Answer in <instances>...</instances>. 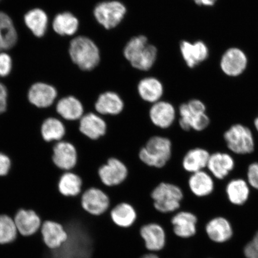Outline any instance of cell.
<instances>
[{"label": "cell", "mask_w": 258, "mask_h": 258, "mask_svg": "<svg viewBox=\"0 0 258 258\" xmlns=\"http://www.w3.org/2000/svg\"><path fill=\"white\" fill-rule=\"evenodd\" d=\"M124 56L131 66L138 70L148 71L153 67L157 57V49L148 43L144 35L134 37L125 45Z\"/></svg>", "instance_id": "obj_1"}, {"label": "cell", "mask_w": 258, "mask_h": 258, "mask_svg": "<svg viewBox=\"0 0 258 258\" xmlns=\"http://www.w3.org/2000/svg\"><path fill=\"white\" fill-rule=\"evenodd\" d=\"M69 53L73 62L83 71L95 69L101 60L98 46L85 36L76 37L71 41Z\"/></svg>", "instance_id": "obj_2"}, {"label": "cell", "mask_w": 258, "mask_h": 258, "mask_svg": "<svg viewBox=\"0 0 258 258\" xmlns=\"http://www.w3.org/2000/svg\"><path fill=\"white\" fill-rule=\"evenodd\" d=\"M172 144L169 138L151 137L139 153L140 160L147 166L162 168L171 159Z\"/></svg>", "instance_id": "obj_3"}, {"label": "cell", "mask_w": 258, "mask_h": 258, "mask_svg": "<svg viewBox=\"0 0 258 258\" xmlns=\"http://www.w3.org/2000/svg\"><path fill=\"white\" fill-rule=\"evenodd\" d=\"M179 114V126L186 132H202L211 124V119L206 113V105L199 99H191L180 105Z\"/></svg>", "instance_id": "obj_4"}, {"label": "cell", "mask_w": 258, "mask_h": 258, "mask_svg": "<svg viewBox=\"0 0 258 258\" xmlns=\"http://www.w3.org/2000/svg\"><path fill=\"white\" fill-rule=\"evenodd\" d=\"M182 189L168 182H161L151 194L156 211L162 214H170L178 210L183 199Z\"/></svg>", "instance_id": "obj_5"}, {"label": "cell", "mask_w": 258, "mask_h": 258, "mask_svg": "<svg viewBox=\"0 0 258 258\" xmlns=\"http://www.w3.org/2000/svg\"><path fill=\"white\" fill-rule=\"evenodd\" d=\"M224 140L228 149L235 154H250L255 148L252 132L246 125L240 123L231 125L225 132Z\"/></svg>", "instance_id": "obj_6"}, {"label": "cell", "mask_w": 258, "mask_h": 258, "mask_svg": "<svg viewBox=\"0 0 258 258\" xmlns=\"http://www.w3.org/2000/svg\"><path fill=\"white\" fill-rule=\"evenodd\" d=\"M127 9L118 1H108L99 3L93 11L97 22L105 29L110 30L121 23Z\"/></svg>", "instance_id": "obj_7"}, {"label": "cell", "mask_w": 258, "mask_h": 258, "mask_svg": "<svg viewBox=\"0 0 258 258\" xmlns=\"http://www.w3.org/2000/svg\"><path fill=\"white\" fill-rule=\"evenodd\" d=\"M110 199L103 190L92 187L83 194L81 206L90 215L100 217L108 211Z\"/></svg>", "instance_id": "obj_8"}, {"label": "cell", "mask_w": 258, "mask_h": 258, "mask_svg": "<svg viewBox=\"0 0 258 258\" xmlns=\"http://www.w3.org/2000/svg\"><path fill=\"white\" fill-rule=\"evenodd\" d=\"M98 176L103 184L107 186L120 185L128 176L125 164L117 158L112 157L99 167Z\"/></svg>", "instance_id": "obj_9"}, {"label": "cell", "mask_w": 258, "mask_h": 258, "mask_svg": "<svg viewBox=\"0 0 258 258\" xmlns=\"http://www.w3.org/2000/svg\"><path fill=\"white\" fill-rule=\"evenodd\" d=\"M246 53L237 47L228 48L222 56L220 66L222 72L230 77H237L243 74L247 67Z\"/></svg>", "instance_id": "obj_10"}, {"label": "cell", "mask_w": 258, "mask_h": 258, "mask_svg": "<svg viewBox=\"0 0 258 258\" xmlns=\"http://www.w3.org/2000/svg\"><path fill=\"white\" fill-rule=\"evenodd\" d=\"M140 234L145 248L149 252H159L166 246V231L162 225L156 222H150L142 226Z\"/></svg>", "instance_id": "obj_11"}, {"label": "cell", "mask_w": 258, "mask_h": 258, "mask_svg": "<svg viewBox=\"0 0 258 258\" xmlns=\"http://www.w3.org/2000/svg\"><path fill=\"white\" fill-rule=\"evenodd\" d=\"M235 166V161L231 154L216 152L211 154L206 169L214 178L223 180L233 172Z\"/></svg>", "instance_id": "obj_12"}, {"label": "cell", "mask_w": 258, "mask_h": 258, "mask_svg": "<svg viewBox=\"0 0 258 258\" xmlns=\"http://www.w3.org/2000/svg\"><path fill=\"white\" fill-rule=\"evenodd\" d=\"M40 230L44 244L51 250H56L62 246L69 238L63 226L55 221L43 222Z\"/></svg>", "instance_id": "obj_13"}, {"label": "cell", "mask_w": 258, "mask_h": 258, "mask_svg": "<svg viewBox=\"0 0 258 258\" xmlns=\"http://www.w3.org/2000/svg\"><path fill=\"white\" fill-rule=\"evenodd\" d=\"M170 223L173 234L177 237L186 239L196 234L198 218L191 212L180 211L171 218Z\"/></svg>", "instance_id": "obj_14"}, {"label": "cell", "mask_w": 258, "mask_h": 258, "mask_svg": "<svg viewBox=\"0 0 258 258\" xmlns=\"http://www.w3.org/2000/svg\"><path fill=\"white\" fill-rule=\"evenodd\" d=\"M14 220L18 233L23 236H31L39 231L41 219L34 211L21 209L16 213Z\"/></svg>", "instance_id": "obj_15"}, {"label": "cell", "mask_w": 258, "mask_h": 258, "mask_svg": "<svg viewBox=\"0 0 258 258\" xmlns=\"http://www.w3.org/2000/svg\"><path fill=\"white\" fill-rule=\"evenodd\" d=\"M176 109L172 104L166 101L154 103L150 109V120L156 127L166 129L173 124L176 119Z\"/></svg>", "instance_id": "obj_16"}, {"label": "cell", "mask_w": 258, "mask_h": 258, "mask_svg": "<svg viewBox=\"0 0 258 258\" xmlns=\"http://www.w3.org/2000/svg\"><path fill=\"white\" fill-rule=\"evenodd\" d=\"M79 130L81 133L92 140H98L105 136L107 124L101 115L89 112L80 118Z\"/></svg>", "instance_id": "obj_17"}, {"label": "cell", "mask_w": 258, "mask_h": 258, "mask_svg": "<svg viewBox=\"0 0 258 258\" xmlns=\"http://www.w3.org/2000/svg\"><path fill=\"white\" fill-rule=\"evenodd\" d=\"M180 50L183 60L191 69L204 62L209 56L208 47L202 41L195 43L183 41L180 44Z\"/></svg>", "instance_id": "obj_18"}, {"label": "cell", "mask_w": 258, "mask_h": 258, "mask_svg": "<svg viewBox=\"0 0 258 258\" xmlns=\"http://www.w3.org/2000/svg\"><path fill=\"white\" fill-rule=\"evenodd\" d=\"M77 159V151L72 144L67 142H60L54 147L53 161L59 169L72 170L76 166Z\"/></svg>", "instance_id": "obj_19"}, {"label": "cell", "mask_w": 258, "mask_h": 258, "mask_svg": "<svg viewBox=\"0 0 258 258\" xmlns=\"http://www.w3.org/2000/svg\"><path fill=\"white\" fill-rule=\"evenodd\" d=\"M57 95V90L54 87L39 82L31 87L28 97L32 105L38 108H47L53 104Z\"/></svg>", "instance_id": "obj_20"}, {"label": "cell", "mask_w": 258, "mask_h": 258, "mask_svg": "<svg viewBox=\"0 0 258 258\" xmlns=\"http://www.w3.org/2000/svg\"><path fill=\"white\" fill-rule=\"evenodd\" d=\"M190 191L198 198H206L214 191V177L205 170L191 173L188 182Z\"/></svg>", "instance_id": "obj_21"}, {"label": "cell", "mask_w": 258, "mask_h": 258, "mask_svg": "<svg viewBox=\"0 0 258 258\" xmlns=\"http://www.w3.org/2000/svg\"><path fill=\"white\" fill-rule=\"evenodd\" d=\"M124 104L120 95L114 92H106L98 97L95 110L99 115H117L123 111Z\"/></svg>", "instance_id": "obj_22"}, {"label": "cell", "mask_w": 258, "mask_h": 258, "mask_svg": "<svg viewBox=\"0 0 258 258\" xmlns=\"http://www.w3.org/2000/svg\"><path fill=\"white\" fill-rule=\"evenodd\" d=\"M110 219L112 223L119 228H130L138 220V213L130 203L122 202L111 210Z\"/></svg>", "instance_id": "obj_23"}, {"label": "cell", "mask_w": 258, "mask_h": 258, "mask_svg": "<svg viewBox=\"0 0 258 258\" xmlns=\"http://www.w3.org/2000/svg\"><path fill=\"white\" fill-rule=\"evenodd\" d=\"M226 196L231 204L242 206L249 199L250 186L246 180L234 178L229 181L225 187Z\"/></svg>", "instance_id": "obj_24"}, {"label": "cell", "mask_w": 258, "mask_h": 258, "mask_svg": "<svg viewBox=\"0 0 258 258\" xmlns=\"http://www.w3.org/2000/svg\"><path fill=\"white\" fill-rule=\"evenodd\" d=\"M211 154L205 148L197 147L187 151L183 156L182 165L186 172L193 173L205 170Z\"/></svg>", "instance_id": "obj_25"}, {"label": "cell", "mask_w": 258, "mask_h": 258, "mask_svg": "<svg viewBox=\"0 0 258 258\" xmlns=\"http://www.w3.org/2000/svg\"><path fill=\"white\" fill-rule=\"evenodd\" d=\"M206 231L209 237L217 243H224L230 240L233 234L230 222L220 217L211 219L206 225Z\"/></svg>", "instance_id": "obj_26"}, {"label": "cell", "mask_w": 258, "mask_h": 258, "mask_svg": "<svg viewBox=\"0 0 258 258\" xmlns=\"http://www.w3.org/2000/svg\"><path fill=\"white\" fill-rule=\"evenodd\" d=\"M138 91L144 101L154 104L161 101L164 88L162 83L159 80L154 77H147L139 83Z\"/></svg>", "instance_id": "obj_27"}, {"label": "cell", "mask_w": 258, "mask_h": 258, "mask_svg": "<svg viewBox=\"0 0 258 258\" xmlns=\"http://www.w3.org/2000/svg\"><path fill=\"white\" fill-rule=\"evenodd\" d=\"M17 41L14 22L7 14L0 12V52L14 47Z\"/></svg>", "instance_id": "obj_28"}, {"label": "cell", "mask_w": 258, "mask_h": 258, "mask_svg": "<svg viewBox=\"0 0 258 258\" xmlns=\"http://www.w3.org/2000/svg\"><path fill=\"white\" fill-rule=\"evenodd\" d=\"M56 111L66 120H80L84 115L83 105L76 97L70 96L59 100L56 105Z\"/></svg>", "instance_id": "obj_29"}, {"label": "cell", "mask_w": 258, "mask_h": 258, "mask_svg": "<svg viewBox=\"0 0 258 258\" xmlns=\"http://www.w3.org/2000/svg\"><path fill=\"white\" fill-rule=\"evenodd\" d=\"M25 23L35 36L43 37L46 33L48 17L43 10L34 9L29 11L24 17Z\"/></svg>", "instance_id": "obj_30"}, {"label": "cell", "mask_w": 258, "mask_h": 258, "mask_svg": "<svg viewBox=\"0 0 258 258\" xmlns=\"http://www.w3.org/2000/svg\"><path fill=\"white\" fill-rule=\"evenodd\" d=\"M79 27L78 19L72 13L68 12L57 15L53 22L54 31L62 36H71L76 34Z\"/></svg>", "instance_id": "obj_31"}, {"label": "cell", "mask_w": 258, "mask_h": 258, "mask_svg": "<svg viewBox=\"0 0 258 258\" xmlns=\"http://www.w3.org/2000/svg\"><path fill=\"white\" fill-rule=\"evenodd\" d=\"M82 179L73 172H66L60 177L58 188L64 196L76 197L82 191Z\"/></svg>", "instance_id": "obj_32"}, {"label": "cell", "mask_w": 258, "mask_h": 258, "mask_svg": "<svg viewBox=\"0 0 258 258\" xmlns=\"http://www.w3.org/2000/svg\"><path fill=\"white\" fill-rule=\"evenodd\" d=\"M41 132L42 137L47 142L60 141L66 135V127L57 119L49 118L42 124Z\"/></svg>", "instance_id": "obj_33"}, {"label": "cell", "mask_w": 258, "mask_h": 258, "mask_svg": "<svg viewBox=\"0 0 258 258\" xmlns=\"http://www.w3.org/2000/svg\"><path fill=\"white\" fill-rule=\"evenodd\" d=\"M18 235L14 219L8 215H0V244L12 243Z\"/></svg>", "instance_id": "obj_34"}, {"label": "cell", "mask_w": 258, "mask_h": 258, "mask_svg": "<svg viewBox=\"0 0 258 258\" xmlns=\"http://www.w3.org/2000/svg\"><path fill=\"white\" fill-rule=\"evenodd\" d=\"M246 180L250 188L258 190V161L251 163L248 166Z\"/></svg>", "instance_id": "obj_35"}, {"label": "cell", "mask_w": 258, "mask_h": 258, "mask_svg": "<svg viewBox=\"0 0 258 258\" xmlns=\"http://www.w3.org/2000/svg\"><path fill=\"white\" fill-rule=\"evenodd\" d=\"M12 69V60L9 54L0 52V77L8 76Z\"/></svg>", "instance_id": "obj_36"}, {"label": "cell", "mask_w": 258, "mask_h": 258, "mask_svg": "<svg viewBox=\"0 0 258 258\" xmlns=\"http://www.w3.org/2000/svg\"><path fill=\"white\" fill-rule=\"evenodd\" d=\"M244 253L247 258H258V231L253 240L245 246Z\"/></svg>", "instance_id": "obj_37"}, {"label": "cell", "mask_w": 258, "mask_h": 258, "mask_svg": "<svg viewBox=\"0 0 258 258\" xmlns=\"http://www.w3.org/2000/svg\"><path fill=\"white\" fill-rule=\"evenodd\" d=\"M11 160L6 155L0 153V176L7 175L11 168Z\"/></svg>", "instance_id": "obj_38"}, {"label": "cell", "mask_w": 258, "mask_h": 258, "mask_svg": "<svg viewBox=\"0 0 258 258\" xmlns=\"http://www.w3.org/2000/svg\"><path fill=\"white\" fill-rule=\"evenodd\" d=\"M8 90L5 86L0 83V114L4 112L8 105Z\"/></svg>", "instance_id": "obj_39"}, {"label": "cell", "mask_w": 258, "mask_h": 258, "mask_svg": "<svg viewBox=\"0 0 258 258\" xmlns=\"http://www.w3.org/2000/svg\"><path fill=\"white\" fill-rule=\"evenodd\" d=\"M193 1L199 6H212L215 4L217 0H193Z\"/></svg>", "instance_id": "obj_40"}, {"label": "cell", "mask_w": 258, "mask_h": 258, "mask_svg": "<svg viewBox=\"0 0 258 258\" xmlns=\"http://www.w3.org/2000/svg\"><path fill=\"white\" fill-rule=\"evenodd\" d=\"M141 258H160L157 253L148 252L144 254Z\"/></svg>", "instance_id": "obj_41"}, {"label": "cell", "mask_w": 258, "mask_h": 258, "mask_svg": "<svg viewBox=\"0 0 258 258\" xmlns=\"http://www.w3.org/2000/svg\"><path fill=\"white\" fill-rule=\"evenodd\" d=\"M253 125L254 128H255L256 132H258V115L257 117L254 118L253 121Z\"/></svg>", "instance_id": "obj_42"}]
</instances>
